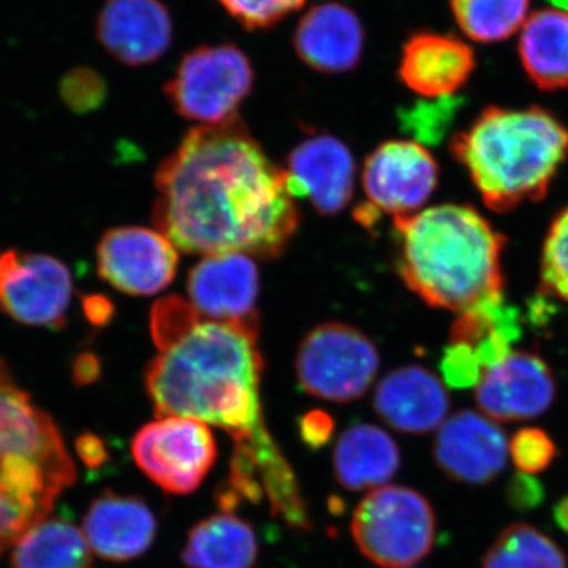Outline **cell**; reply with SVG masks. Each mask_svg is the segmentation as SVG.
<instances>
[{"label":"cell","mask_w":568,"mask_h":568,"mask_svg":"<svg viewBox=\"0 0 568 568\" xmlns=\"http://www.w3.org/2000/svg\"><path fill=\"white\" fill-rule=\"evenodd\" d=\"M257 555L260 547L252 526L224 511L193 526L182 560L189 568H253Z\"/></svg>","instance_id":"25"},{"label":"cell","mask_w":568,"mask_h":568,"mask_svg":"<svg viewBox=\"0 0 568 568\" xmlns=\"http://www.w3.org/2000/svg\"><path fill=\"white\" fill-rule=\"evenodd\" d=\"M102 376V362L92 353H82L74 358L71 377L78 387L91 386Z\"/></svg>","instance_id":"40"},{"label":"cell","mask_w":568,"mask_h":568,"mask_svg":"<svg viewBox=\"0 0 568 568\" xmlns=\"http://www.w3.org/2000/svg\"><path fill=\"white\" fill-rule=\"evenodd\" d=\"M519 61L544 91L568 89V13L556 9L529 14L519 31Z\"/></svg>","instance_id":"24"},{"label":"cell","mask_w":568,"mask_h":568,"mask_svg":"<svg viewBox=\"0 0 568 568\" xmlns=\"http://www.w3.org/2000/svg\"><path fill=\"white\" fill-rule=\"evenodd\" d=\"M253 82L252 62L241 48L203 44L183 55L164 93L182 118L211 126L237 118Z\"/></svg>","instance_id":"7"},{"label":"cell","mask_w":568,"mask_h":568,"mask_svg":"<svg viewBox=\"0 0 568 568\" xmlns=\"http://www.w3.org/2000/svg\"><path fill=\"white\" fill-rule=\"evenodd\" d=\"M227 480L226 491L219 496L224 510H233L242 499L260 504L265 497L272 514L284 519L291 528H312L293 467L267 428L235 440Z\"/></svg>","instance_id":"10"},{"label":"cell","mask_w":568,"mask_h":568,"mask_svg":"<svg viewBox=\"0 0 568 568\" xmlns=\"http://www.w3.org/2000/svg\"><path fill=\"white\" fill-rule=\"evenodd\" d=\"M481 568H568L555 540L534 526L515 523L497 536Z\"/></svg>","instance_id":"28"},{"label":"cell","mask_w":568,"mask_h":568,"mask_svg":"<svg viewBox=\"0 0 568 568\" xmlns=\"http://www.w3.org/2000/svg\"><path fill=\"white\" fill-rule=\"evenodd\" d=\"M433 455L450 480L485 485L507 466L508 440L500 426L485 414L459 410L440 425Z\"/></svg>","instance_id":"17"},{"label":"cell","mask_w":568,"mask_h":568,"mask_svg":"<svg viewBox=\"0 0 568 568\" xmlns=\"http://www.w3.org/2000/svg\"><path fill=\"white\" fill-rule=\"evenodd\" d=\"M476 69V55L466 41L436 32H417L407 39L398 77L409 91L426 100L454 97Z\"/></svg>","instance_id":"21"},{"label":"cell","mask_w":568,"mask_h":568,"mask_svg":"<svg viewBox=\"0 0 568 568\" xmlns=\"http://www.w3.org/2000/svg\"><path fill=\"white\" fill-rule=\"evenodd\" d=\"M156 529L155 515L141 497L111 489L92 500L82 521L89 547L111 562L140 558L155 541Z\"/></svg>","instance_id":"20"},{"label":"cell","mask_w":568,"mask_h":568,"mask_svg":"<svg viewBox=\"0 0 568 568\" xmlns=\"http://www.w3.org/2000/svg\"><path fill=\"white\" fill-rule=\"evenodd\" d=\"M74 481L77 466L61 429L0 358V555L50 517Z\"/></svg>","instance_id":"4"},{"label":"cell","mask_w":568,"mask_h":568,"mask_svg":"<svg viewBox=\"0 0 568 568\" xmlns=\"http://www.w3.org/2000/svg\"><path fill=\"white\" fill-rule=\"evenodd\" d=\"M394 223L399 275L426 304L465 313L503 295V237L476 209L435 205Z\"/></svg>","instance_id":"3"},{"label":"cell","mask_w":568,"mask_h":568,"mask_svg":"<svg viewBox=\"0 0 568 568\" xmlns=\"http://www.w3.org/2000/svg\"><path fill=\"white\" fill-rule=\"evenodd\" d=\"M82 310H84V316L88 317L89 323L95 327H103L114 315V306L110 298L99 294L85 295L82 298Z\"/></svg>","instance_id":"41"},{"label":"cell","mask_w":568,"mask_h":568,"mask_svg":"<svg viewBox=\"0 0 568 568\" xmlns=\"http://www.w3.org/2000/svg\"><path fill=\"white\" fill-rule=\"evenodd\" d=\"M439 179L435 156L416 141H386L366 156L362 185L379 212L409 216L424 211Z\"/></svg>","instance_id":"12"},{"label":"cell","mask_w":568,"mask_h":568,"mask_svg":"<svg viewBox=\"0 0 568 568\" xmlns=\"http://www.w3.org/2000/svg\"><path fill=\"white\" fill-rule=\"evenodd\" d=\"M298 433L305 446L313 448L324 447L334 433V420L324 410H312L298 422Z\"/></svg>","instance_id":"37"},{"label":"cell","mask_w":568,"mask_h":568,"mask_svg":"<svg viewBox=\"0 0 568 568\" xmlns=\"http://www.w3.org/2000/svg\"><path fill=\"white\" fill-rule=\"evenodd\" d=\"M155 186L152 222L181 252L274 260L297 231L284 171L239 115L190 130L160 164Z\"/></svg>","instance_id":"1"},{"label":"cell","mask_w":568,"mask_h":568,"mask_svg":"<svg viewBox=\"0 0 568 568\" xmlns=\"http://www.w3.org/2000/svg\"><path fill=\"white\" fill-rule=\"evenodd\" d=\"M444 383L452 388L476 387L484 368L476 353L465 343L452 342L440 358Z\"/></svg>","instance_id":"36"},{"label":"cell","mask_w":568,"mask_h":568,"mask_svg":"<svg viewBox=\"0 0 568 568\" xmlns=\"http://www.w3.org/2000/svg\"><path fill=\"white\" fill-rule=\"evenodd\" d=\"M530 0H450L452 13L466 37L497 43L521 31Z\"/></svg>","instance_id":"29"},{"label":"cell","mask_w":568,"mask_h":568,"mask_svg":"<svg viewBox=\"0 0 568 568\" xmlns=\"http://www.w3.org/2000/svg\"><path fill=\"white\" fill-rule=\"evenodd\" d=\"M558 455L555 440L545 429L523 428L508 440V457L521 474L544 473Z\"/></svg>","instance_id":"34"},{"label":"cell","mask_w":568,"mask_h":568,"mask_svg":"<svg viewBox=\"0 0 568 568\" xmlns=\"http://www.w3.org/2000/svg\"><path fill=\"white\" fill-rule=\"evenodd\" d=\"M508 499L519 510L536 507L544 499V488L536 478L528 476V474H519V476L511 478L510 487H508Z\"/></svg>","instance_id":"38"},{"label":"cell","mask_w":568,"mask_h":568,"mask_svg":"<svg viewBox=\"0 0 568 568\" xmlns=\"http://www.w3.org/2000/svg\"><path fill=\"white\" fill-rule=\"evenodd\" d=\"M246 31H267L305 6L306 0H216Z\"/></svg>","instance_id":"32"},{"label":"cell","mask_w":568,"mask_h":568,"mask_svg":"<svg viewBox=\"0 0 568 568\" xmlns=\"http://www.w3.org/2000/svg\"><path fill=\"white\" fill-rule=\"evenodd\" d=\"M556 398V381L544 358L514 351L485 369L476 386L481 414L495 422H523L547 413Z\"/></svg>","instance_id":"15"},{"label":"cell","mask_w":568,"mask_h":568,"mask_svg":"<svg viewBox=\"0 0 568 568\" xmlns=\"http://www.w3.org/2000/svg\"><path fill=\"white\" fill-rule=\"evenodd\" d=\"M455 110H457V100H454V97L422 100L413 108L399 111L398 118L403 130L413 134L416 142L435 144L446 133Z\"/></svg>","instance_id":"31"},{"label":"cell","mask_w":568,"mask_h":568,"mask_svg":"<svg viewBox=\"0 0 568 568\" xmlns=\"http://www.w3.org/2000/svg\"><path fill=\"white\" fill-rule=\"evenodd\" d=\"M555 519L558 523L559 528L568 536V496L564 497L562 500L555 508Z\"/></svg>","instance_id":"42"},{"label":"cell","mask_w":568,"mask_h":568,"mask_svg":"<svg viewBox=\"0 0 568 568\" xmlns=\"http://www.w3.org/2000/svg\"><path fill=\"white\" fill-rule=\"evenodd\" d=\"M379 353L358 328L342 323L317 325L298 347L295 373L310 395L325 402L351 403L376 379Z\"/></svg>","instance_id":"8"},{"label":"cell","mask_w":568,"mask_h":568,"mask_svg":"<svg viewBox=\"0 0 568 568\" xmlns=\"http://www.w3.org/2000/svg\"><path fill=\"white\" fill-rule=\"evenodd\" d=\"M257 328L203 321L145 369L156 417H186L220 426L235 440L265 428L261 407L264 361Z\"/></svg>","instance_id":"2"},{"label":"cell","mask_w":568,"mask_h":568,"mask_svg":"<svg viewBox=\"0 0 568 568\" xmlns=\"http://www.w3.org/2000/svg\"><path fill=\"white\" fill-rule=\"evenodd\" d=\"M73 294L69 267L50 254L10 250L0 256V312L31 327L61 331Z\"/></svg>","instance_id":"11"},{"label":"cell","mask_w":568,"mask_h":568,"mask_svg":"<svg viewBox=\"0 0 568 568\" xmlns=\"http://www.w3.org/2000/svg\"><path fill=\"white\" fill-rule=\"evenodd\" d=\"M549 2L552 3V9L568 13V0H549Z\"/></svg>","instance_id":"43"},{"label":"cell","mask_w":568,"mask_h":568,"mask_svg":"<svg viewBox=\"0 0 568 568\" xmlns=\"http://www.w3.org/2000/svg\"><path fill=\"white\" fill-rule=\"evenodd\" d=\"M200 323L192 304L181 297H168L152 310V336L160 351L173 346Z\"/></svg>","instance_id":"33"},{"label":"cell","mask_w":568,"mask_h":568,"mask_svg":"<svg viewBox=\"0 0 568 568\" xmlns=\"http://www.w3.org/2000/svg\"><path fill=\"white\" fill-rule=\"evenodd\" d=\"M351 530L358 549L376 566L406 568L432 551L436 515L422 493L388 485L361 500Z\"/></svg>","instance_id":"6"},{"label":"cell","mask_w":568,"mask_h":568,"mask_svg":"<svg viewBox=\"0 0 568 568\" xmlns=\"http://www.w3.org/2000/svg\"><path fill=\"white\" fill-rule=\"evenodd\" d=\"M62 102L77 114H91L106 102V81L99 71L78 67L62 78L59 85Z\"/></svg>","instance_id":"35"},{"label":"cell","mask_w":568,"mask_h":568,"mask_svg":"<svg viewBox=\"0 0 568 568\" xmlns=\"http://www.w3.org/2000/svg\"><path fill=\"white\" fill-rule=\"evenodd\" d=\"M97 37L112 58L141 67L160 61L174 40V21L162 0H108Z\"/></svg>","instance_id":"18"},{"label":"cell","mask_w":568,"mask_h":568,"mask_svg":"<svg viewBox=\"0 0 568 568\" xmlns=\"http://www.w3.org/2000/svg\"><path fill=\"white\" fill-rule=\"evenodd\" d=\"M283 171L291 196L308 197L321 215H336L353 200L354 156L332 134H315L295 145Z\"/></svg>","instance_id":"16"},{"label":"cell","mask_w":568,"mask_h":568,"mask_svg":"<svg viewBox=\"0 0 568 568\" xmlns=\"http://www.w3.org/2000/svg\"><path fill=\"white\" fill-rule=\"evenodd\" d=\"M488 207L510 211L540 200L568 155V130L540 108H488L454 140Z\"/></svg>","instance_id":"5"},{"label":"cell","mask_w":568,"mask_h":568,"mask_svg":"<svg viewBox=\"0 0 568 568\" xmlns=\"http://www.w3.org/2000/svg\"><path fill=\"white\" fill-rule=\"evenodd\" d=\"M293 44L310 69L324 74L347 73L364 58V22L346 3H317L297 22Z\"/></svg>","instance_id":"19"},{"label":"cell","mask_w":568,"mask_h":568,"mask_svg":"<svg viewBox=\"0 0 568 568\" xmlns=\"http://www.w3.org/2000/svg\"><path fill=\"white\" fill-rule=\"evenodd\" d=\"M190 304L197 315L213 323L260 328L256 313L260 272L244 253L204 256L189 274Z\"/></svg>","instance_id":"14"},{"label":"cell","mask_w":568,"mask_h":568,"mask_svg":"<svg viewBox=\"0 0 568 568\" xmlns=\"http://www.w3.org/2000/svg\"><path fill=\"white\" fill-rule=\"evenodd\" d=\"M11 568H92V549L69 518L48 517L14 541Z\"/></svg>","instance_id":"26"},{"label":"cell","mask_w":568,"mask_h":568,"mask_svg":"<svg viewBox=\"0 0 568 568\" xmlns=\"http://www.w3.org/2000/svg\"><path fill=\"white\" fill-rule=\"evenodd\" d=\"M519 335L521 325L518 312L514 306L507 305L500 295L459 313L452 331V342L469 346L485 372L514 353Z\"/></svg>","instance_id":"27"},{"label":"cell","mask_w":568,"mask_h":568,"mask_svg":"<svg viewBox=\"0 0 568 568\" xmlns=\"http://www.w3.org/2000/svg\"><path fill=\"white\" fill-rule=\"evenodd\" d=\"M399 462L394 437L375 425L351 426L334 450L336 480L349 491L384 487L398 473Z\"/></svg>","instance_id":"23"},{"label":"cell","mask_w":568,"mask_h":568,"mask_svg":"<svg viewBox=\"0 0 568 568\" xmlns=\"http://www.w3.org/2000/svg\"><path fill=\"white\" fill-rule=\"evenodd\" d=\"M541 282L549 293L568 302V207L556 216L545 239Z\"/></svg>","instance_id":"30"},{"label":"cell","mask_w":568,"mask_h":568,"mask_svg":"<svg viewBox=\"0 0 568 568\" xmlns=\"http://www.w3.org/2000/svg\"><path fill=\"white\" fill-rule=\"evenodd\" d=\"M377 416L407 435H425L447 420L450 398L443 381L420 365L388 373L376 387Z\"/></svg>","instance_id":"22"},{"label":"cell","mask_w":568,"mask_h":568,"mask_svg":"<svg viewBox=\"0 0 568 568\" xmlns=\"http://www.w3.org/2000/svg\"><path fill=\"white\" fill-rule=\"evenodd\" d=\"M74 448H77L78 458L81 459L82 465L89 469H100L110 459V452H108L102 437L93 435L91 432L78 436Z\"/></svg>","instance_id":"39"},{"label":"cell","mask_w":568,"mask_h":568,"mask_svg":"<svg viewBox=\"0 0 568 568\" xmlns=\"http://www.w3.org/2000/svg\"><path fill=\"white\" fill-rule=\"evenodd\" d=\"M178 264V248L145 227H114L97 246L99 275L123 294H159L173 283Z\"/></svg>","instance_id":"13"},{"label":"cell","mask_w":568,"mask_h":568,"mask_svg":"<svg viewBox=\"0 0 568 568\" xmlns=\"http://www.w3.org/2000/svg\"><path fill=\"white\" fill-rule=\"evenodd\" d=\"M134 463L171 495L196 491L216 459V443L203 422L163 417L142 426L132 440Z\"/></svg>","instance_id":"9"}]
</instances>
